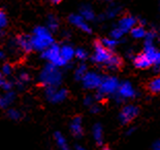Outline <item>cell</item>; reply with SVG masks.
<instances>
[{"label":"cell","mask_w":160,"mask_h":150,"mask_svg":"<svg viewBox=\"0 0 160 150\" xmlns=\"http://www.w3.org/2000/svg\"><path fill=\"white\" fill-rule=\"evenodd\" d=\"M154 63L156 66H160V53L157 52V54H156V56H155V59H154Z\"/></svg>","instance_id":"36"},{"label":"cell","mask_w":160,"mask_h":150,"mask_svg":"<svg viewBox=\"0 0 160 150\" xmlns=\"http://www.w3.org/2000/svg\"><path fill=\"white\" fill-rule=\"evenodd\" d=\"M153 150H160V141L154 143V145H153Z\"/></svg>","instance_id":"37"},{"label":"cell","mask_w":160,"mask_h":150,"mask_svg":"<svg viewBox=\"0 0 160 150\" xmlns=\"http://www.w3.org/2000/svg\"><path fill=\"white\" fill-rule=\"evenodd\" d=\"M69 22L72 24V25L77 26L78 28H80L82 31L86 32V33H90L91 32V28L87 25L86 21L82 16H76V15H71L69 16Z\"/></svg>","instance_id":"11"},{"label":"cell","mask_w":160,"mask_h":150,"mask_svg":"<svg viewBox=\"0 0 160 150\" xmlns=\"http://www.w3.org/2000/svg\"><path fill=\"white\" fill-rule=\"evenodd\" d=\"M82 81H83V86L86 88L94 90V88L99 87L101 81H102V77L95 72H87Z\"/></svg>","instance_id":"8"},{"label":"cell","mask_w":160,"mask_h":150,"mask_svg":"<svg viewBox=\"0 0 160 150\" xmlns=\"http://www.w3.org/2000/svg\"><path fill=\"white\" fill-rule=\"evenodd\" d=\"M118 93L122 98H132L135 96V91L133 87H131V84L129 82H123L122 84H119L118 87Z\"/></svg>","instance_id":"13"},{"label":"cell","mask_w":160,"mask_h":150,"mask_svg":"<svg viewBox=\"0 0 160 150\" xmlns=\"http://www.w3.org/2000/svg\"><path fill=\"white\" fill-rule=\"evenodd\" d=\"M16 99V94L12 91H8L0 96V108L8 109L13 103Z\"/></svg>","instance_id":"12"},{"label":"cell","mask_w":160,"mask_h":150,"mask_svg":"<svg viewBox=\"0 0 160 150\" xmlns=\"http://www.w3.org/2000/svg\"><path fill=\"white\" fill-rule=\"evenodd\" d=\"M135 23H137V21H135L134 18L127 16H124V18H122L120 20L118 27L125 33V32H127V31H129V30H131L132 28H133Z\"/></svg>","instance_id":"15"},{"label":"cell","mask_w":160,"mask_h":150,"mask_svg":"<svg viewBox=\"0 0 160 150\" xmlns=\"http://www.w3.org/2000/svg\"><path fill=\"white\" fill-rule=\"evenodd\" d=\"M87 72H88V71H87V67L85 66L84 64L80 65V66L76 69V73H74L76 79H78V80H82V79H83V77L85 76V74H86Z\"/></svg>","instance_id":"25"},{"label":"cell","mask_w":160,"mask_h":150,"mask_svg":"<svg viewBox=\"0 0 160 150\" xmlns=\"http://www.w3.org/2000/svg\"><path fill=\"white\" fill-rule=\"evenodd\" d=\"M148 90L152 94H158L160 93V77H155L152 80L149 81L148 83Z\"/></svg>","instance_id":"20"},{"label":"cell","mask_w":160,"mask_h":150,"mask_svg":"<svg viewBox=\"0 0 160 150\" xmlns=\"http://www.w3.org/2000/svg\"><path fill=\"white\" fill-rule=\"evenodd\" d=\"M6 23H8V20H6L5 13L2 11H0V29L3 28V27H5Z\"/></svg>","instance_id":"32"},{"label":"cell","mask_w":160,"mask_h":150,"mask_svg":"<svg viewBox=\"0 0 160 150\" xmlns=\"http://www.w3.org/2000/svg\"><path fill=\"white\" fill-rule=\"evenodd\" d=\"M58 26H59V23H58L57 19L54 16H50L48 18V27L51 31H56Z\"/></svg>","instance_id":"27"},{"label":"cell","mask_w":160,"mask_h":150,"mask_svg":"<svg viewBox=\"0 0 160 150\" xmlns=\"http://www.w3.org/2000/svg\"><path fill=\"white\" fill-rule=\"evenodd\" d=\"M118 87L119 82L116 77H102V81H101L100 86L98 87V93H100L103 96H105V95H112L118 91Z\"/></svg>","instance_id":"6"},{"label":"cell","mask_w":160,"mask_h":150,"mask_svg":"<svg viewBox=\"0 0 160 150\" xmlns=\"http://www.w3.org/2000/svg\"><path fill=\"white\" fill-rule=\"evenodd\" d=\"M42 57L45 60H47L50 64H52L58 68L65 66L67 64L66 61L63 59L62 56H61L60 47L58 46L57 44H54V43L43 50L42 54Z\"/></svg>","instance_id":"3"},{"label":"cell","mask_w":160,"mask_h":150,"mask_svg":"<svg viewBox=\"0 0 160 150\" xmlns=\"http://www.w3.org/2000/svg\"><path fill=\"white\" fill-rule=\"evenodd\" d=\"M117 12H118V9L117 8H111L110 11L108 12V18H113V16H115L116 15H117Z\"/></svg>","instance_id":"34"},{"label":"cell","mask_w":160,"mask_h":150,"mask_svg":"<svg viewBox=\"0 0 160 150\" xmlns=\"http://www.w3.org/2000/svg\"><path fill=\"white\" fill-rule=\"evenodd\" d=\"M100 42L102 43V45L104 47H107V49L110 50L113 49L116 46V44H117V41H116L115 39H108V38H103Z\"/></svg>","instance_id":"28"},{"label":"cell","mask_w":160,"mask_h":150,"mask_svg":"<svg viewBox=\"0 0 160 150\" xmlns=\"http://www.w3.org/2000/svg\"><path fill=\"white\" fill-rule=\"evenodd\" d=\"M77 150H87V149L82 147V146H77Z\"/></svg>","instance_id":"39"},{"label":"cell","mask_w":160,"mask_h":150,"mask_svg":"<svg viewBox=\"0 0 160 150\" xmlns=\"http://www.w3.org/2000/svg\"><path fill=\"white\" fill-rule=\"evenodd\" d=\"M30 81V76L27 72H22L21 74H19L18 78H17V86L19 87H25L27 83Z\"/></svg>","instance_id":"22"},{"label":"cell","mask_w":160,"mask_h":150,"mask_svg":"<svg viewBox=\"0 0 160 150\" xmlns=\"http://www.w3.org/2000/svg\"><path fill=\"white\" fill-rule=\"evenodd\" d=\"M110 70H117L118 68H120L122 66V60L120 59V57H118L117 54H114L111 57V59L108 60V62L105 64Z\"/></svg>","instance_id":"19"},{"label":"cell","mask_w":160,"mask_h":150,"mask_svg":"<svg viewBox=\"0 0 160 150\" xmlns=\"http://www.w3.org/2000/svg\"><path fill=\"white\" fill-rule=\"evenodd\" d=\"M90 111L92 112V113H98V112L100 111V108L97 106V105H91L90 106Z\"/></svg>","instance_id":"35"},{"label":"cell","mask_w":160,"mask_h":150,"mask_svg":"<svg viewBox=\"0 0 160 150\" xmlns=\"http://www.w3.org/2000/svg\"><path fill=\"white\" fill-rule=\"evenodd\" d=\"M84 104L86 105V106L90 107L91 105H93V98L90 96L86 97V99H84Z\"/></svg>","instance_id":"33"},{"label":"cell","mask_w":160,"mask_h":150,"mask_svg":"<svg viewBox=\"0 0 160 150\" xmlns=\"http://www.w3.org/2000/svg\"><path fill=\"white\" fill-rule=\"evenodd\" d=\"M123 34H124V32L118 27V28H116L112 31V37H113V39L117 40L119 38H121V37L123 36Z\"/></svg>","instance_id":"31"},{"label":"cell","mask_w":160,"mask_h":150,"mask_svg":"<svg viewBox=\"0 0 160 150\" xmlns=\"http://www.w3.org/2000/svg\"><path fill=\"white\" fill-rule=\"evenodd\" d=\"M113 56V53L110 49H108L107 47L102 45V43L100 41H96L94 44V56L93 61L98 64H107L108 60L111 59V57Z\"/></svg>","instance_id":"5"},{"label":"cell","mask_w":160,"mask_h":150,"mask_svg":"<svg viewBox=\"0 0 160 150\" xmlns=\"http://www.w3.org/2000/svg\"><path fill=\"white\" fill-rule=\"evenodd\" d=\"M6 114H8V117L13 121H18L22 118L21 111L18 110V109H16V108H8V110H6Z\"/></svg>","instance_id":"21"},{"label":"cell","mask_w":160,"mask_h":150,"mask_svg":"<svg viewBox=\"0 0 160 150\" xmlns=\"http://www.w3.org/2000/svg\"><path fill=\"white\" fill-rule=\"evenodd\" d=\"M17 43H18L20 49H21L23 52H25V53H30L33 49L31 36L19 35L18 37H17Z\"/></svg>","instance_id":"10"},{"label":"cell","mask_w":160,"mask_h":150,"mask_svg":"<svg viewBox=\"0 0 160 150\" xmlns=\"http://www.w3.org/2000/svg\"><path fill=\"white\" fill-rule=\"evenodd\" d=\"M45 95L48 101L51 102V103L57 104L65 100L68 96V91L65 88H61L59 87H46Z\"/></svg>","instance_id":"4"},{"label":"cell","mask_w":160,"mask_h":150,"mask_svg":"<svg viewBox=\"0 0 160 150\" xmlns=\"http://www.w3.org/2000/svg\"><path fill=\"white\" fill-rule=\"evenodd\" d=\"M12 83L6 79V77L0 71V88L8 91H12Z\"/></svg>","instance_id":"23"},{"label":"cell","mask_w":160,"mask_h":150,"mask_svg":"<svg viewBox=\"0 0 160 150\" xmlns=\"http://www.w3.org/2000/svg\"><path fill=\"white\" fill-rule=\"evenodd\" d=\"M131 35L134 37V38H142V37H146V31L145 29L142 28V26H137L133 27L131 30Z\"/></svg>","instance_id":"24"},{"label":"cell","mask_w":160,"mask_h":150,"mask_svg":"<svg viewBox=\"0 0 160 150\" xmlns=\"http://www.w3.org/2000/svg\"><path fill=\"white\" fill-rule=\"evenodd\" d=\"M70 133L73 137L76 138H81L84 134V129H83V120L82 117L76 116L70 122Z\"/></svg>","instance_id":"9"},{"label":"cell","mask_w":160,"mask_h":150,"mask_svg":"<svg viewBox=\"0 0 160 150\" xmlns=\"http://www.w3.org/2000/svg\"><path fill=\"white\" fill-rule=\"evenodd\" d=\"M31 41L33 49L42 50V52H43L54 43L53 37L51 35L50 31L45 27H36L33 31V35L31 36Z\"/></svg>","instance_id":"2"},{"label":"cell","mask_w":160,"mask_h":150,"mask_svg":"<svg viewBox=\"0 0 160 150\" xmlns=\"http://www.w3.org/2000/svg\"><path fill=\"white\" fill-rule=\"evenodd\" d=\"M92 135L97 145H101L103 142V129L100 124H95L92 128Z\"/></svg>","instance_id":"17"},{"label":"cell","mask_w":160,"mask_h":150,"mask_svg":"<svg viewBox=\"0 0 160 150\" xmlns=\"http://www.w3.org/2000/svg\"><path fill=\"white\" fill-rule=\"evenodd\" d=\"M134 66L138 68V69H146V68H149L151 65L153 64L151 62V60L146 56V54H139L137 57L134 58Z\"/></svg>","instance_id":"14"},{"label":"cell","mask_w":160,"mask_h":150,"mask_svg":"<svg viewBox=\"0 0 160 150\" xmlns=\"http://www.w3.org/2000/svg\"><path fill=\"white\" fill-rule=\"evenodd\" d=\"M38 81L45 88L51 87H59L61 81H62V74H61L59 68L49 63L40 71Z\"/></svg>","instance_id":"1"},{"label":"cell","mask_w":160,"mask_h":150,"mask_svg":"<svg viewBox=\"0 0 160 150\" xmlns=\"http://www.w3.org/2000/svg\"><path fill=\"white\" fill-rule=\"evenodd\" d=\"M2 59H4V53L0 50V60H2Z\"/></svg>","instance_id":"38"},{"label":"cell","mask_w":160,"mask_h":150,"mask_svg":"<svg viewBox=\"0 0 160 150\" xmlns=\"http://www.w3.org/2000/svg\"><path fill=\"white\" fill-rule=\"evenodd\" d=\"M81 16H83L85 20H88V21H89V20L94 19V12L90 7H88V6H84V7L82 8Z\"/></svg>","instance_id":"26"},{"label":"cell","mask_w":160,"mask_h":150,"mask_svg":"<svg viewBox=\"0 0 160 150\" xmlns=\"http://www.w3.org/2000/svg\"><path fill=\"white\" fill-rule=\"evenodd\" d=\"M1 73L4 75V76H9L12 73V68L9 64H3L2 67H1Z\"/></svg>","instance_id":"30"},{"label":"cell","mask_w":160,"mask_h":150,"mask_svg":"<svg viewBox=\"0 0 160 150\" xmlns=\"http://www.w3.org/2000/svg\"><path fill=\"white\" fill-rule=\"evenodd\" d=\"M60 52L61 56L66 62H69L74 57V49L70 45H63L62 47H60Z\"/></svg>","instance_id":"18"},{"label":"cell","mask_w":160,"mask_h":150,"mask_svg":"<svg viewBox=\"0 0 160 150\" xmlns=\"http://www.w3.org/2000/svg\"><path fill=\"white\" fill-rule=\"evenodd\" d=\"M102 150H112V149H111V148H108V147H104Z\"/></svg>","instance_id":"41"},{"label":"cell","mask_w":160,"mask_h":150,"mask_svg":"<svg viewBox=\"0 0 160 150\" xmlns=\"http://www.w3.org/2000/svg\"><path fill=\"white\" fill-rule=\"evenodd\" d=\"M74 56H76L79 60L84 61V60H86V59H87L88 54H87L86 50L83 49H78L76 50V52H74Z\"/></svg>","instance_id":"29"},{"label":"cell","mask_w":160,"mask_h":150,"mask_svg":"<svg viewBox=\"0 0 160 150\" xmlns=\"http://www.w3.org/2000/svg\"><path fill=\"white\" fill-rule=\"evenodd\" d=\"M54 140H55L56 145L58 146V148L60 150H72L70 148L66 138L64 137L61 132H56L55 134H54Z\"/></svg>","instance_id":"16"},{"label":"cell","mask_w":160,"mask_h":150,"mask_svg":"<svg viewBox=\"0 0 160 150\" xmlns=\"http://www.w3.org/2000/svg\"><path fill=\"white\" fill-rule=\"evenodd\" d=\"M138 108L133 105H127L121 110L120 114H119V119H120L121 124H127L130 121L138 116Z\"/></svg>","instance_id":"7"},{"label":"cell","mask_w":160,"mask_h":150,"mask_svg":"<svg viewBox=\"0 0 160 150\" xmlns=\"http://www.w3.org/2000/svg\"><path fill=\"white\" fill-rule=\"evenodd\" d=\"M61 1H62V0H52L53 3H60Z\"/></svg>","instance_id":"40"}]
</instances>
